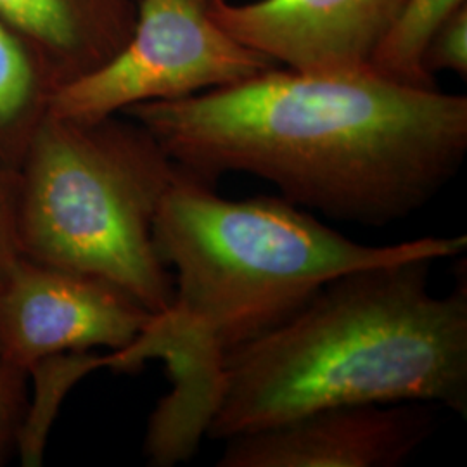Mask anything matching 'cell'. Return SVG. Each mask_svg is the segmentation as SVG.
I'll return each mask as SVG.
<instances>
[{
    "mask_svg": "<svg viewBox=\"0 0 467 467\" xmlns=\"http://www.w3.org/2000/svg\"><path fill=\"white\" fill-rule=\"evenodd\" d=\"M173 163L217 182L262 177L296 206L384 227L424 208L462 167L467 98L360 69L279 67L125 113Z\"/></svg>",
    "mask_w": 467,
    "mask_h": 467,
    "instance_id": "1",
    "label": "cell"
},
{
    "mask_svg": "<svg viewBox=\"0 0 467 467\" xmlns=\"http://www.w3.org/2000/svg\"><path fill=\"white\" fill-rule=\"evenodd\" d=\"M436 260L360 268L279 327L227 353L204 428L254 433L312 410L420 401L467 416V279L434 296Z\"/></svg>",
    "mask_w": 467,
    "mask_h": 467,
    "instance_id": "3",
    "label": "cell"
},
{
    "mask_svg": "<svg viewBox=\"0 0 467 467\" xmlns=\"http://www.w3.org/2000/svg\"><path fill=\"white\" fill-rule=\"evenodd\" d=\"M467 0H407L393 30L374 52L368 69L399 84L438 88L422 67V54L434 30Z\"/></svg>",
    "mask_w": 467,
    "mask_h": 467,
    "instance_id": "12",
    "label": "cell"
},
{
    "mask_svg": "<svg viewBox=\"0 0 467 467\" xmlns=\"http://www.w3.org/2000/svg\"><path fill=\"white\" fill-rule=\"evenodd\" d=\"M275 67L218 25L212 0H137L134 28L121 49L56 90L49 113L73 119L115 117L139 104L237 84Z\"/></svg>",
    "mask_w": 467,
    "mask_h": 467,
    "instance_id": "5",
    "label": "cell"
},
{
    "mask_svg": "<svg viewBox=\"0 0 467 467\" xmlns=\"http://www.w3.org/2000/svg\"><path fill=\"white\" fill-rule=\"evenodd\" d=\"M215 184L177 165L152 225L156 251L173 268V301L130 347L115 351L118 370L150 358L167 364L173 393L150 428L181 445L204 433L222 358L279 327L326 284L353 270L441 260L467 248L466 235L360 244L291 201L225 200Z\"/></svg>",
    "mask_w": 467,
    "mask_h": 467,
    "instance_id": "2",
    "label": "cell"
},
{
    "mask_svg": "<svg viewBox=\"0 0 467 467\" xmlns=\"http://www.w3.org/2000/svg\"><path fill=\"white\" fill-rule=\"evenodd\" d=\"M152 317L111 284L19 256L0 279V357L28 374L56 355L125 350Z\"/></svg>",
    "mask_w": 467,
    "mask_h": 467,
    "instance_id": "6",
    "label": "cell"
},
{
    "mask_svg": "<svg viewBox=\"0 0 467 467\" xmlns=\"http://www.w3.org/2000/svg\"><path fill=\"white\" fill-rule=\"evenodd\" d=\"M16 173L0 167V279L16 264L19 246L15 220Z\"/></svg>",
    "mask_w": 467,
    "mask_h": 467,
    "instance_id": "15",
    "label": "cell"
},
{
    "mask_svg": "<svg viewBox=\"0 0 467 467\" xmlns=\"http://www.w3.org/2000/svg\"><path fill=\"white\" fill-rule=\"evenodd\" d=\"M407 0H212L218 25L275 65L305 73L368 69Z\"/></svg>",
    "mask_w": 467,
    "mask_h": 467,
    "instance_id": "8",
    "label": "cell"
},
{
    "mask_svg": "<svg viewBox=\"0 0 467 467\" xmlns=\"http://www.w3.org/2000/svg\"><path fill=\"white\" fill-rule=\"evenodd\" d=\"M28 374L0 357V464L17 449L25 420V383Z\"/></svg>",
    "mask_w": 467,
    "mask_h": 467,
    "instance_id": "14",
    "label": "cell"
},
{
    "mask_svg": "<svg viewBox=\"0 0 467 467\" xmlns=\"http://www.w3.org/2000/svg\"><path fill=\"white\" fill-rule=\"evenodd\" d=\"M175 171L132 118L47 113L16 171L19 254L111 284L150 314H165L173 277L152 225Z\"/></svg>",
    "mask_w": 467,
    "mask_h": 467,
    "instance_id": "4",
    "label": "cell"
},
{
    "mask_svg": "<svg viewBox=\"0 0 467 467\" xmlns=\"http://www.w3.org/2000/svg\"><path fill=\"white\" fill-rule=\"evenodd\" d=\"M115 368L113 351L98 355L94 351L65 353L49 357L28 370L35 378L36 397L34 409L25 414V420L17 438V449L21 464L26 467L40 466L44 457V443L49 434L52 419L59 409V403L67 391L87 374L98 368Z\"/></svg>",
    "mask_w": 467,
    "mask_h": 467,
    "instance_id": "11",
    "label": "cell"
},
{
    "mask_svg": "<svg viewBox=\"0 0 467 467\" xmlns=\"http://www.w3.org/2000/svg\"><path fill=\"white\" fill-rule=\"evenodd\" d=\"M431 403H353L225 440L220 467H395L433 434Z\"/></svg>",
    "mask_w": 467,
    "mask_h": 467,
    "instance_id": "7",
    "label": "cell"
},
{
    "mask_svg": "<svg viewBox=\"0 0 467 467\" xmlns=\"http://www.w3.org/2000/svg\"><path fill=\"white\" fill-rule=\"evenodd\" d=\"M135 9L137 0H0V21L30 50L56 92L121 49Z\"/></svg>",
    "mask_w": 467,
    "mask_h": 467,
    "instance_id": "9",
    "label": "cell"
},
{
    "mask_svg": "<svg viewBox=\"0 0 467 467\" xmlns=\"http://www.w3.org/2000/svg\"><path fill=\"white\" fill-rule=\"evenodd\" d=\"M424 71L436 80L441 71L467 77V4L451 13L430 36L422 54Z\"/></svg>",
    "mask_w": 467,
    "mask_h": 467,
    "instance_id": "13",
    "label": "cell"
},
{
    "mask_svg": "<svg viewBox=\"0 0 467 467\" xmlns=\"http://www.w3.org/2000/svg\"><path fill=\"white\" fill-rule=\"evenodd\" d=\"M52 94L44 69L0 21V167L16 173Z\"/></svg>",
    "mask_w": 467,
    "mask_h": 467,
    "instance_id": "10",
    "label": "cell"
}]
</instances>
